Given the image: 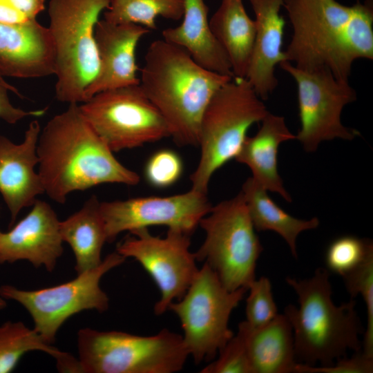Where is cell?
Instances as JSON below:
<instances>
[{"instance_id":"22","label":"cell","mask_w":373,"mask_h":373,"mask_svg":"<svg viewBox=\"0 0 373 373\" xmlns=\"http://www.w3.org/2000/svg\"><path fill=\"white\" fill-rule=\"evenodd\" d=\"M247 350L251 373H294L296 362L291 325L277 314L262 327L251 329L245 321Z\"/></svg>"},{"instance_id":"19","label":"cell","mask_w":373,"mask_h":373,"mask_svg":"<svg viewBox=\"0 0 373 373\" xmlns=\"http://www.w3.org/2000/svg\"><path fill=\"white\" fill-rule=\"evenodd\" d=\"M256 19L253 52L246 79L261 99H266L278 86L277 65L285 61L283 51L285 22L280 14L283 0H249Z\"/></svg>"},{"instance_id":"10","label":"cell","mask_w":373,"mask_h":373,"mask_svg":"<svg viewBox=\"0 0 373 373\" xmlns=\"http://www.w3.org/2000/svg\"><path fill=\"white\" fill-rule=\"evenodd\" d=\"M125 260L115 251L106 256L97 267L77 274L67 283L31 291L2 285L0 296L21 304L30 314L33 329L45 342L52 345L58 330L70 316L84 310L104 312L108 309L109 298L100 287V280Z\"/></svg>"},{"instance_id":"12","label":"cell","mask_w":373,"mask_h":373,"mask_svg":"<svg viewBox=\"0 0 373 373\" xmlns=\"http://www.w3.org/2000/svg\"><path fill=\"white\" fill-rule=\"evenodd\" d=\"M280 67L289 73L297 85L300 128L296 135L304 150L316 151L323 141L336 138L352 140L360 135L341 122L343 108L356 99L349 81L336 79L327 69H300L285 61Z\"/></svg>"},{"instance_id":"38","label":"cell","mask_w":373,"mask_h":373,"mask_svg":"<svg viewBox=\"0 0 373 373\" xmlns=\"http://www.w3.org/2000/svg\"><path fill=\"white\" fill-rule=\"evenodd\" d=\"M1 233H2V232H1V231H0V235L1 234Z\"/></svg>"},{"instance_id":"34","label":"cell","mask_w":373,"mask_h":373,"mask_svg":"<svg viewBox=\"0 0 373 373\" xmlns=\"http://www.w3.org/2000/svg\"><path fill=\"white\" fill-rule=\"evenodd\" d=\"M45 0H0V22L22 23L37 19Z\"/></svg>"},{"instance_id":"2","label":"cell","mask_w":373,"mask_h":373,"mask_svg":"<svg viewBox=\"0 0 373 373\" xmlns=\"http://www.w3.org/2000/svg\"><path fill=\"white\" fill-rule=\"evenodd\" d=\"M38 173L44 193L64 204L67 195L106 183L135 185L140 176L126 168L95 133L79 104H69L41 130Z\"/></svg>"},{"instance_id":"1","label":"cell","mask_w":373,"mask_h":373,"mask_svg":"<svg viewBox=\"0 0 373 373\" xmlns=\"http://www.w3.org/2000/svg\"><path fill=\"white\" fill-rule=\"evenodd\" d=\"M292 27L286 60L303 70L325 68L349 81L354 61L373 59L372 2L283 0Z\"/></svg>"},{"instance_id":"8","label":"cell","mask_w":373,"mask_h":373,"mask_svg":"<svg viewBox=\"0 0 373 373\" xmlns=\"http://www.w3.org/2000/svg\"><path fill=\"white\" fill-rule=\"evenodd\" d=\"M199 225L205 239L194 253L196 261L207 264L227 289H248L263 247L242 193L211 207Z\"/></svg>"},{"instance_id":"15","label":"cell","mask_w":373,"mask_h":373,"mask_svg":"<svg viewBox=\"0 0 373 373\" xmlns=\"http://www.w3.org/2000/svg\"><path fill=\"white\" fill-rule=\"evenodd\" d=\"M32 206L11 230L0 235V265L28 260L52 271L64 251L60 221L46 202L37 199Z\"/></svg>"},{"instance_id":"32","label":"cell","mask_w":373,"mask_h":373,"mask_svg":"<svg viewBox=\"0 0 373 373\" xmlns=\"http://www.w3.org/2000/svg\"><path fill=\"white\" fill-rule=\"evenodd\" d=\"M182 172V162L179 155L171 150H161L154 153L145 167L147 181L153 186L163 188L175 182Z\"/></svg>"},{"instance_id":"31","label":"cell","mask_w":373,"mask_h":373,"mask_svg":"<svg viewBox=\"0 0 373 373\" xmlns=\"http://www.w3.org/2000/svg\"><path fill=\"white\" fill-rule=\"evenodd\" d=\"M201 373H251L247 345L246 332L240 322L233 336L219 352L218 357L200 371Z\"/></svg>"},{"instance_id":"4","label":"cell","mask_w":373,"mask_h":373,"mask_svg":"<svg viewBox=\"0 0 373 373\" xmlns=\"http://www.w3.org/2000/svg\"><path fill=\"white\" fill-rule=\"evenodd\" d=\"M299 306L288 305L285 315L293 330L296 359L308 365H333L347 351L362 350L359 336L365 329L351 298L337 306L332 298L329 273L320 267L307 279L287 277Z\"/></svg>"},{"instance_id":"14","label":"cell","mask_w":373,"mask_h":373,"mask_svg":"<svg viewBox=\"0 0 373 373\" xmlns=\"http://www.w3.org/2000/svg\"><path fill=\"white\" fill-rule=\"evenodd\" d=\"M207 193L191 189L165 197H137L99 203L107 242L124 231L155 225L191 235L211 208Z\"/></svg>"},{"instance_id":"28","label":"cell","mask_w":373,"mask_h":373,"mask_svg":"<svg viewBox=\"0 0 373 373\" xmlns=\"http://www.w3.org/2000/svg\"><path fill=\"white\" fill-rule=\"evenodd\" d=\"M351 298L360 294L366 306L367 324L362 342V351L373 358V251L355 269L343 276Z\"/></svg>"},{"instance_id":"35","label":"cell","mask_w":373,"mask_h":373,"mask_svg":"<svg viewBox=\"0 0 373 373\" xmlns=\"http://www.w3.org/2000/svg\"><path fill=\"white\" fill-rule=\"evenodd\" d=\"M9 90L8 88L0 84V118L6 122L14 124L26 117H38L45 113L46 108L36 111H24L15 107L8 97V91Z\"/></svg>"},{"instance_id":"26","label":"cell","mask_w":373,"mask_h":373,"mask_svg":"<svg viewBox=\"0 0 373 373\" xmlns=\"http://www.w3.org/2000/svg\"><path fill=\"white\" fill-rule=\"evenodd\" d=\"M104 19L114 23H132L149 30L157 17L178 21L183 15V0H111Z\"/></svg>"},{"instance_id":"25","label":"cell","mask_w":373,"mask_h":373,"mask_svg":"<svg viewBox=\"0 0 373 373\" xmlns=\"http://www.w3.org/2000/svg\"><path fill=\"white\" fill-rule=\"evenodd\" d=\"M240 192L256 231H272L278 233L296 258L298 235L304 231L317 228L319 220L316 217L307 220H300L289 215L278 207L269 197L268 191L251 177L244 182Z\"/></svg>"},{"instance_id":"17","label":"cell","mask_w":373,"mask_h":373,"mask_svg":"<svg viewBox=\"0 0 373 373\" xmlns=\"http://www.w3.org/2000/svg\"><path fill=\"white\" fill-rule=\"evenodd\" d=\"M41 126L32 121L20 144L0 135V193L10 210L11 224L20 211L33 205L37 197L44 193L35 167L39 163L37 148Z\"/></svg>"},{"instance_id":"36","label":"cell","mask_w":373,"mask_h":373,"mask_svg":"<svg viewBox=\"0 0 373 373\" xmlns=\"http://www.w3.org/2000/svg\"><path fill=\"white\" fill-rule=\"evenodd\" d=\"M0 84L6 86L10 90V91L13 92L19 97H22V95H21L20 92L15 86H12L11 84L6 82L1 74H0Z\"/></svg>"},{"instance_id":"27","label":"cell","mask_w":373,"mask_h":373,"mask_svg":"<svg viewBox=\"0 0 373 373\" xmlns=\"http://www.w3.org/2000/svg\"><path fill=\"white\" fill-rule=\"evenodd\" d=\"M32 350L43 351L56 361L65 353L48 344L21 321H6L0 325V373L10 372L21 356Z\"/></svg>"},{"instance_id":"9","label":"cell","mask_w":373,"mask_h":373,"mask_svg":"<svg viewBox=\"0 0 373 373\" xmlns=\"http://www.w3.org/2000/svg\"><path fill=\"white\" fill-rule=\"evenodd\" d=\"M247 291L245 287L227 289L204 263L182 298L169 305L180 319L183 343L196 364L214 360L233 336L229 317Z\"/></svg>"},{"instance_id":"18","label":"cell","mask_w":373,"mask_h":373,"mask_svg":"<svg viewBox=\"0 0 373 373\" xmlns=\"http://www.w3.org/2000/svg\"><path fill=\"white\" fill-rule=\"evenodd\" d=\"M0 74L17 78L55 75V53L48 28L37 19L0 22Z\"/></svg>"},{"instance_id":"6","label":"cell","mask_w":373,"mask_h":373,"mask_svg":"<svg viewBox=\"0 0 373 373\" xmlns=\"http://www.w3.org/2000/svg\"><path fill=\"white\" fill-rule=\"evenodd\" d=\"M269 111L246 78H232L220 88L200 122L198 164L190 177L192 189L207 194L213 173L235 159L247 133Z\"/></svg>"},{"instance_id":"30","label":"cell","mask_w":373,"mask_h":373,"mask_svg":"<svg viewBox=\"0 0 373 373\" xmlns=\"http://www.w3.org/2000/svg\"><path fill=\"white\" fill-rule=\"evenodd\" d=\"M246 300V323L251 329L264 326L278 314L271 284L269 278L262 276L254 280L248 287Z\"/></svg>"},{"instance_id":"20","label":"cell","mask_w":373,"mask_h":373,"mask_svg":"<svg viewBox=\"0 0 373 373\" xmlns=\"http://www.w3.org/2000/svg\"><path fill=\"white\" fill-rule=\"evenodd\" d=\"M294 139L296 135L289 131L285 118L268 112L258 132L252 137L247 136L235 157L249 168L251 178L261 186L289 202L291 198L278 173V153L282 143Z\"/></svg>"},{"instance_id":"24","label":"cell","mask_w":373,"mask_h":373,"mask_svg":"<svg viewBox=\"0 0 373 373\" xmlns=\"http://www.w3.org/2000/svg\"><path fill=\"white\" fill-rule=\"evenodd\" d=\"M99 203L92 195L79 211L59 223L62 240L73 251L77 274L97 267L102 261V249L107 240Z\"/></svg>"},{"instance_id":"3","label":"cell","mask_w":373,"mask_h":373,"mask_svg":"<svg viewBox=\"0 0 373 373\" xmlns=\"http://www.w3.org/2000/svg\"><path fill=\"white\" fill-rule=\"evenodd\" d=\"M232 78L206 69L184 48L162 39L149 45L139 84L164 119L170 137L180 146H198L206 106Z\"/></svg>"},{"instance_id":"7","label":"cell","mask_w":373,"mask_h":373,"mask_svg":"<svg viewBox=\"0 0 373 373\" xmlns=\"http://www.w3.org/2000/svg\"><path fill=\"white\" fill-rule=\"evenodd\" d=\"M77 347L84 373H173L189 356L182 336L167 329L143 336L87 327L78 332Z\"/></svg>"},{"instance_id":"5","label":"cell","mask_w":373,"mask_h":373,"mask_svg":"<svg viewBox=\"0 0 373 373\" xmlns=\"http://www.w3.org/2000/svg\"><path fill=\"white\" fill-rule=\"evenodd\" d=\"M111 0H50L48 27L55 53V94L61 102L84 103L99 70L95 28Z\"/></svg>"},{"instance_id":"11","label":"cell","mask_w":373,"mask_h":373,"mask_svg":"<svg viewBox=\"0 0 373 373\" xmlns=\"http://www.w3.org/2000/svg\"><path fill=\"white\" fill-rule=\"evenodd\" d=\"M79 108L113 153L170 137L164 119L140 84L99 92Z\"/></svg>"},{"instance_id":"33","label":"cell","mask_w":373,"mask_h":373,"mask_svg":"<svg viewBox=\"0 0 373 373\" xmlns=\"http://www.w3.org/2000/svg\"><path fill=\"white\" fill-rule=\"evenodd\" d=\"M373 358L366 356L361 350L355 352L351 357L336 360L329 366H315L297 363L294 373H372Z\"/></svg>"},{"instance_id":"21","label":"cell","mask_w":373,"mask_h":373,"mask_svg":"<svg viewBox=\"0 0 373 373\" xmlns=\"http://www.w3.org/2000/svg\"><path fill=\"white\" fill-rule=\"evenodd\" d=\"M182 23L163 30L162 39L184 48L200 66L233 76L229 59L213 35L204 0H183Z\"/></svg>"},{"instance_id":"29","label":"cell","mask_w":373,"mask_h":373,"mask_svg":"<svg viewBox=\"0 0 373 373\" xmlns=\"http://www.w3.org/2000/svg\"><path fill=\"white\" fill-rule=\"evenodd\" d=\"M372 251L373 245L369 240L341 236L328 246L325 263L329 271L343 277L358 267Z\"/></svg>"},{"instance_id":"16","label":"cell","mask_w":373,"mask_h":373,"mask_svg":"<svg viewBox=\"0 0 373 373\" xmlns=\"http://www.w3.org/2000/svg\"><path fill=\"white\" fill-rule=\"evenodd\" d=\"M149 30L135 23L99 19L95 39L99 66L86 91V101L99 92L140 84L135 50L141 38Z\"/></svg>"},{"instance_id":"37","label":"cell","mask_w":373,"mask_h":373,"mask_svg":"<svg viewBox=\"0 0 373 373\" xmlns=\"http://www.w3.org/2000/svg\"><path fill=\"white\" fill-rule=\"evenodd\" d=\"M6 305L7 303L6 301V299L0 296V311L6 308Z\"/></svg>"},{"instance_id":"23","label":"cell","mask_w":373,"mask_h":373,"mask_svg":"<svg viewBox=\"0 0 373 373\" xmlns=\"http://www.w3.org/2000/svg\"><path fill=\"white\" fill-rule=\"evenodd\" d=\"M216 39L225 52L233 78H246L253 52L256 24L242 0H222L209 19Z\"/></svg>"},{"instance_id":"13","label":"cell","mask_w":373,"mask_h":373,"mask_svg":"<svg viewBox=\"0 0 373 373\" xmlns=\"http://www.w3.org/2000/svg\"><path fill=\"white\" fill-rule=\"evenodd\" d=\"M131 234L117 245L116 251L136 260L153 278L161 293L154 312L162 315L174 300L182 298L198 271L189 250L191 235L168 229L166 236L160 238L146 228Z\"/></svg>"}]
</instances>
